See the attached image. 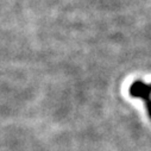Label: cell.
<instances>
[{
    "label": "cell",
    "mask_w": 151,
    "mask_h": 151,
    "mask_svg": "<svg viewBox=\"0 0 151 151\" xmlns=\"http://www.w3.org/2000/svg\"><path fill=\"white\" fill-rule=\"evenodd\" d=\"M130 94L133 98H142L145 101L147 113L151 118V85H145L142 81H136L132 83L130 88Z\"/></svg>",
    "instance_id": "obj_1"
}]
</instances>
